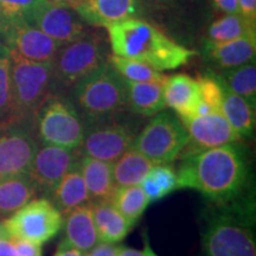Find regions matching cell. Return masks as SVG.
<instances>
[{"instance_id":"31","label":"cell","mask_w":256,"mask_h":256,"mask_svg":"<svg viewBox=\"0 0 256 256\" xmlns=\"http://www.w3.org/2000/svg\"><path fill=\"white\" fill-rule=\"evenodd\" d=\"M108 63L116 72L121 78L133 82H156L164 83L168 76L162 72H158L147 64L139 60L126 58L116 55H110Z\"/></svg>"},{"instance_id":"18","label":"cell","mask_w":256,"mask_h":256,"mask_svg":"<svg viewBox=\"0 0 256 256\" xmlns=\"http://www.w3.org/2000/svg\"><path fill=\"white\" fill-rule=\"evenodd\" d=\"M203 58L218 70L255 62L256 34L223 43H202Z\"/></svg>"},{"instance_id":"37","label":"cell","mask_w":256,"mask_h":256,"mask_svg":"<svg viewBox=\"0 0 256 256\" xmlns=\"http://www.w3.org/2000/svg\"><path fill=\"white\" fill-rule=\"evenodd\" d=\"M140 186L145 192L147 200H148L150 203H153V202H158L162 200V198L165 197V194L162 192V188L159 186V184L153 179L151 176L147 174L145 178L142 179V182L140 183Z\"/></svg>"},{"instance_id":"2","label":"cell","mask_w":256,"mask_h":256,"mask_svg":"<svg viewBox=\"0 0 256 256\" xmlns=\"http://www.w3.org/2000/svg\"><path fill=\"white\" fill-rule=\"evenodd\" d=\"M113 55L132 58L158 72L174 70L197 56L144 18H128L104 28Z\"/></svg>"},{"instance_id":"4","label":"cell","mask_w":256,"mask_h":256,"mask_svg":"<svg viewBox=\"0 0 256 256\" xmlns=\"http://www.w3.org/2000/svg\"><path fill=\"white\" fill-rule=\"evenodd\" d=\"M68 95L84 124L127 110L124 78L108 60L76 83Z\"/></svg>"},{"instance_id":"14","label":"cell","mask_w":256,"mask_h":256,"mask_svg":"<svg viewBox=\"0 0 256 256\" xmlns=\"http://www.w3.org/2000/svg\"><path fill=\"white\" fill-rule=\"evenodd\" d=\"M28 170V176L36 185L38 194L48 197L64 174L78 162V148L40 144Z\"/></svg>"},{"instance_id":"25","label":"cell","mask_w":256,"mask_h":256,"mask_svg":"<svg viewBox=\"0 0 256 256\" xmlns=\"http://www.w3.org/2000/svg\"><path fill=\"white\" fill-rule=\"evenodd\" d=\"M28 174L0 179V218L5 220L37 197Z\"/></svg>"},{"instance_id":"40","label":"cell","mask_w":256,"mask_h":256,"mask_svg":"<svg viewBox=\"0 0 256 256\" xmlns=\"http://www.w3.org/2000/svg\"><path fill=\"white\" fill-rule=\"evenodd\" d=\"M118 256H158L153 252V249L150 246L148 238L145 236V243H144V249L142 250H136V249L124 247V246H120L119 252H118Z\"/></svg>"},{"instance_id":"32","label":"cell","mask_w":256,"mask_h":256,"mask_svg":"<svg viewBox=\"0 0 256 256\" xmlns=\"http://www.w3.org/2000/svg\"><path fill=\"white\" fill-rule=\"evenodd\" d=\"M11 60L10 51L0 43V122L11 120Z\"/></svg>"},{"instance_id":"10","label":"cell","mask_w":256,"mask_h":256,"mask_svg":"<svg viewBox=\"0 0 256 256\" xmlns=\"http://www.w3.org/2000/svg\"><path fill=\"white\" fill-rule=\"evenodd\" d=\"M188 133L171 110H162L145 122L132 144L154 165L171 164L188 142Z\"/></svg>"},{"instance_id":"44","label":"cell","mask_w":256,"mask_h":256,"mask_svg":"<svg viewBox=\"0 0 256 256\" xmlns=\"http://www.w3.org/2000/svg\"><path fill=\"white\" fill-rule=\"evenodd\" d=\"M51 2H56V4H60V5L68 6V8L75 10L76 8H78L80 5H82L86 0H51Z\"/></svg>"},{"instance_id":"46","label":"cell","mask_w":256,"mask_h":256,"mask_svg":"<svg viewBox=\"0 0 256 256\" xmlns=\"http://www.w3.org/2000/svg\"><path fill=\"white\" fill-rule=\"evenodd\" d=\"M10 238L8 232H6L4 224L0 223V238Z\"/></svg>"},{"instance_id":"29","label":"cell","mask_w":256,"mask_h":256,"mask_svg":"<svg viewBox=\"0 0 256 256\" xmlns=\"http://www.w3.org/2000/svg\"><path fill=\"white\" fill-rule=\"evenodd\" d=\"M230 90L247 100L249 104H256V66L250 62L235 68L218 70L215 72Z\"/></svg>"},{"instance_id":"9","label":"cell","mask_w":256,"mask_h":256,"mask_svg":"<svg viewBox=\"0 0 256 256\" xmlns=\"http://www.w3.org/2000/svg\"><path fill=\"white\" fill-rule=\"evenodd\" d=\"M10 51V50H8ZM11 60V120L31 122L43 101L51 94L52 64L34 62L10 51Z\"/></svg>"},{"instance_id":"6","label":"cell","mask_w":256,"mask_h":256,"mask_svg":"<svg viewBox=\"0 0 256 256\" xmlns=\"http://www.w3.org/2000/svg\"><path fill=\"white\" fill-rule=\"evenodd\" d=\"M212 14L211 0H150L145 19L185 46L206 31Z\"/></svg>"},{"instance_id":"41","label":"cell","mask_w":256,"mask_h":256,"mask_svg":"<svg viewBox=\"0 0 256 256\" xmlns=\"http://www.w3.org/2000/svg\"><path fill=\"white\" fill-rule=\"evenodd\" d=\"M238 4L240 14L256 23V0H238Z\"/></svg>"},{"instance_id":"12","label":"cell","mask_w":256,"mask_h":256,"mask_svg":"<svg viewBox=\"0 0 256 256\" xmlns=\"http://www.w3.org/2000/svg\"><path fill=\"white\" fill-rule=\"evenodd\" d=\"M38 146L31 122H0V179L28 174Z\"/></svg>"},{"instance_id":"1","label":"cell","mask_w":256,"mask_h":256,"mask_svg":"<svg viewBox=\"0 0 256 256\" xmlns=\"http://www.w3.org/2000/svg\"><path fill=\"white\" fill-rule=\"evenodd\" d=\"M176 174L178 188H194L216 206L250 196V158L241 142L214 147L183 158Z\"/></svg>"},{"instance_id":"11","label":"cell","mask_w":256,"mask_h":256,"mask_svg":"<svg viewBox=\"0 0 256 256\" xmlns=\"http://www.w3.org/2000/svg\"><path fill=\"white\" fill-rule=\"evenodd\" d=\"M10 238L43 244L52 240L63 226V215L46 197L34 198L4 220Z\"/></svg>"},{"instance_id":"3","label":"cell","mask_w":256,"mask_h":256,"mask_svg":"<svg viewBox=\"0 0 256 256\" xmlns=\"http://www.w3.org/2000/svg\"><path fill=\"white\" fill-rule=\"evenodd\" d=\"M255 209L252 196L212 206L202 229V256H256Z\"/></svg>"},{"instance_id":"35","label":"cell","mask_w":256,"mask_h":256,"mask_svg":"<svg viewBox=\"0 0 256 256\" xmlns=\"http://www.w3.org/2000/svg\"><path fill=\"white\" fill-rule=\"evenodd\" d=\"M148 174L159 184L165 196L178 188L177 174H176L174 168L170 164L154 165Z\"/></svg>"},{"instance_id":"17","label":"cell","mask_w":256,"mask_h":256,"mask_svg":"<svg viewBox=\"0 0 256 256\" xmlns=\"http://www.w3.org/2000/svg\"><path fill=\"white\" fill-rule=\"evenodd\" d=\"M75 11L86 24L95 28H107L128 18H144L136 0H86Z\"/></svg>"},{"instance_id":"5","label":"cell","mask_w":256,"mask_h":256,"mask_svg":"<svg viewBox=\"0 0 256 256\" xmlns=\"http://www.w3.org/2000/svg\"><path fill=\"white\" fill-rule=\"evenodd\" d=\"M108 57V37L98 30H87L81 37L60 46L51 62V92L68 94L76 83L107 62Z\"/></svg>"},{"instance_id":"8","label":"cell","mask_w":256,"mask_h":256,"mask_svg":"<svg viewBox=\"0 0 256 256\" xmlns=\"http://www.w3.org/2000/svg\"><path fill=\"white\" fill-rule=\"evenodd\" d=\"M40 144L66 148H78L86 124L68 94L51 92L32 119Z\"/></svg>"},{"instance_id":"19","label":"cell","mask_w":256,"mask_h":256,"mask_svg":"<svg viewBox=\"0 0 256 256\" xmlns=\"http://www.w3.org/2000/svg\"><path fill=\"white\" fill-rule=\"evenodd\" d=\"M162 94L166 107L171 108L180 120L194 116L202 101L198 81L186 74L168 76L162 84Z\"/></svg>"},{"instance_id":"43","label":"cell","mask_w":256,"mask_h":256,"mask_svg":"<svg viewBox=\"0 0 256 256\" xmlns=\"http://www.w3.org/2000/svg\"><path fill=\"white\" fill-rule=\"evenodd\" d=\"M0 256H18L14 244L10 238H0Z\"/></svg>"},{"instance_id":"33","label":"cell","mask_w":256,"mask_h":256,"mask_svg":"<svg viewBox=\"0 0 256 256\" xmlns=\"http://www.w3.org/2000/svg\"><path fill=\"white\" fill-rule=\"evenodd\" d=\"M46 0H0V28L16 22H26Z\"/></svg>"},{"instance_id":"23","label":"cell","mask_w":256,"mask_h":256,"mask_svg":"<svg viewBox=\"0 0 256 256\" xmlns=\"http://www.w3.org/2000/svg\"><path fill=\"white\" fill-rule=\"evenodd\" d=\"M46 198H49L62 215L90 202L87 186L80 171L78 162L64 174Z\"/></svg>"},{"instance_id":"22","label":"cell","mask_w":256,"mask_h":256,"mask_svg":"<svg viewBox=\"0 0 256 256\" xmlns=\"http://www.w3.org/2000/svg\"><path fill=\"white\" fill-rule=\"evenodd\" d=\"M78 166L90 202L110 200L116 188L113 178V164L92 156H81Z\"/></svg>"},{"instance_id":"13","label":"cell","mask_w":256,"mask_h":256,"mask_svg":"<svg viewBox=\"0 0 256 256\" xmlns=\"http://www.w3.org/2000/svg\"><path fill=\"white\" fill-rule=\"evenodd\" d=\"M188 133V142L179 158L194 156L214 147L240 142L242 138L228 122L220 110H210L203 115H194L180 120Z\"/></svg>"},{"instance_id":"36","label":"cell","mask_w":256,"mask_h":256,"mask_svg":"<svg viewBox=\"0 0 256 256\" xmlns=\"http://www.w3.org/2000/svg\"><path fill=\"white\" fill-rule=\"evenodd\" d=\"M14 244L18 256H42V244L36 242L28 241V240L10 238Z\"/></svg>"},{"instance_id":"27","label":"cell","mask_w":256,"mask_h":256,"mask_svg":"<svg viewBox=\"0 0 256 256\" xmlns=\"http://www.w3.org/2000/svg\"><path fill=\"white\" fill-rule=\"evenodd\" d=\"M154 164L138 150L128 148L113 162V178L116 188L140 185Z\"/></svg>"},{"instance_id":"39","label":"cell","mask_w":256,"mask_h":256,"mask_svg":"<svg viewBox=\"0 0 256 256\" xmlns=\"http://www.w3.org/2000/svg\"><path fill=\"white\" fill-rule=\"evenodd\" d=\"M211 5L222 14H240L238 0H211Z\"/></svg>"},{"instance_id":"7","label":"cell","mask_w":256,"mask_h":256,"mask_svg":"<svg viewBox=\"0 0 256 256\" xmlns=\"http://www.w3.org/2000/svg\"><path fill=\"white\" fill-rule=\"evenodd\" d=\"M145 118L124 110L86 124L78 152L81 156L113 162L130 148Z\"/></svg>"},{"instance_id":"30","label":"cell","mask_w":256,"mask_h":256,"mask_svg":"<svg viewBox=\"0 0 256 256\" xmlns=\"http://www.w3.org/2000/svg\"><path fill=\"white\" fill-rule=\"evenodd\" d=\"M110 202L132 226H136L150 204L140 185L116 188Z\"/></svg>"},{"instance_id":"24","label":"cell","mask_w":256,"mask_h":256,"mask_svg":"<svg viewBox=\"0 0 256 256\" xmlns=\"http://www.w3.org/2000/svg\"><path fill=\"white\" fill-rule=\"evenodd\" d=\"M212 72L215 74V72ZM215 76L222 88L220 112L240 136L252 138L255 130V106L250 104L247 100L230 90L216 74Z\"/></svg>"},{"instance_id":"38","label":"cell","mask_w":256,"mask_h":256,"mask_svg":"<svg viewBox=\"0 0 256 256\" xmlns=\"http://www.w3.org/2000/svg\"><path fill=\"white\" fill-rule=\"evenodd\" d=\"M119 243H108L98 241L92 249L86 252V256H118Z\"/></svg>"},{"instance_id":"45","label":"cell","mask_w":256,"mask_h":256,"mask_svg":"<svg viewBox=\"0 0 256 256\" xmlns=\"http://www.w3.org/2000/svg\"><path fill=\"white\" fill-rule=\"evenodd\" d=\"M138 2H139L140 6H142V11H144V18H145V14L147 11V8H148V4H150V0H136Z\"/></svg>"},{"instance_id":"26","label":"cell","mask_w":256,"mask_h":256,"mask_svg":"<svg viewBox=\"0 0 256 256\" xmlns=\"http://www.w3.org/2000/svg\"><path fill=\"white\" fill-rule=\"evenodd\" d=\"M92 206L95 228L100 241L119 243L133 228L110 200L92 202Z\"/></svg>"},{"instance_id":"21","label":"cell","mask_w":256,"mask_h":256,"mask_svg":"<svg viewBox=\"0 0 256 256\" xmlns=\"http://www.w3.org/2000/svg\"><path fill=\"white\" fill-rule=\"evenodd\" d=\"M126 110L142 118L153 116L166 108L162 84L156 82H133L124 78Z\"/></svg>"},{"instance_id":"42","label":"cell","mask_w":256,"mask_h":256,"mask_svg":"<svg viewBox=\"0 0 256 256\" xmlns=\"http://www.w3.org/2000/svg\"><path fill=\"white\" fill-rule=\"evenodd\" d=\"M52 256H86V252L62 240L57 246L55 254Z\"/></svg>"},{"instance_id":"34","label":"cell","mask_w":256,"mask_h":256,"mask_svg":"<svg viewBox=\"0 0 256 256\" xmlns=\"http://www.w3.org/2000/svg\"><path fill=\"white\" fill-rule=\"evenodd\" d=\"M200 84V98L206 102L211 110H220L222 104V88H220V81L217 80L215 74L210 72L209 74L200 76L197 80Z\"/></svg>"},{"instance_id":"16","label":"cell","mask_w":256,"mask_h":256,"mask_svg":"<svg viewBox=\"0 0 256 256\" xmlns=\"http://www.w3.org/2000/svg\"><path fill=\"white\" fill-rule=\"evenodd\" d=\"M26 22L58 42L60 46L75 40L87 31L86 23L75 10L51 0H46L38 6Z\"/></svg>"},{"instance_id":"28","label":"cell","mask_w":256,"mask_h":256,"mask_svg":"<svg viewBox=\"0 0 256 256\" xmlns=\"http://www.w3.org/2000/svg\"><path fill=\"white\" fill-rule=\"evenodd\" d=\"M252 34H256L255 23L240 14H224L209 23L202 38V43H223Z\"/></svg>"},{"instance_id":"20","label":"cell","mask_w":256,"mask_h":256,"mask_svg":"<svg viewBox=\"0 0 256 256\" xmlns=\"http://www.w3.org/2000/svg\"><path fill=\"white\" fill-rule=\"evenodd\" d=\"M64 241L82 252H88L98 243L94 217H92V202L70 210L63 215Z\"/></svg>"},{"instance_id":"15","label":"cell","mask_w":256,"mask_h":256,"mask_svg":"<svg viewBox=\"0 0 256 256\" xmlns=\"http://www.w3.org/2000/svg\"><path fill=\"white\" fill-rule=\"evenodd\" d=\"M0 40L10 51L34 62H52L60 44L28 22L0 28Z\"/></svg>"}]
</instances>
